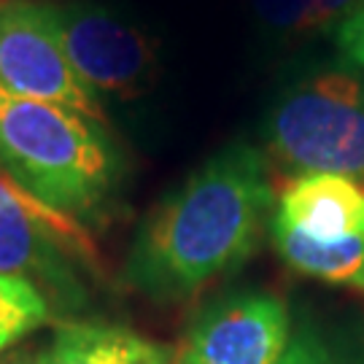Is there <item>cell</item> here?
I'll use <instances>...</instances> for the list:
<instances>
[{
	"label": "cell",
	"mask_w": 364,
	"mask_h": 364,
	"mask_svg": "<svg viewBox=\"0 0 364 364\" xmlns=\"http://www.w3.org/2000/svg\"><path fill=\"white\" fill-rule=\"evenodd\" d=\"M270 165L232 141L170 189L138 224L124 281L154 302H183L246 264L275 205Z\"/></svg>",
	"instance_id": "cell-1"
},
{
	"label": "cell",
	"mask_w": 364,
	"mask_h": 364,
	"mask_svg": "<svg viewBox=\"0 0 364 364\" xmlns=\"http://www.w3.org/2000/svg\"><path fill=\"white\" fill-rule=\"evenodd\" d=\"M0 170L41 205L78 224L117 208L127 162L111 130L63 105L0 90Z\"/></svg>",
	"instance_id": "cell-2"
},
{
	"label": "cell",
	"mask_w": 364,
	"mask_h": 364,
	"mask_svg": "<svg viewBox=\"0 0 364 364\" xmlns=\"http://www.w3.org/2000/svg\"><path fill=\"white\" fill-rule=\"evenodd\" d=\"M267 165L291 178L335 173L364 189V78L318 68L287 84L262 122Z\"/></svg>",
	"instance_id": "cell-3"
},
{
	"label": "cell",
	"mask_w": 364,
	"mask_h": 364,
	"mask_svg": "<svg viewBox=\"0 0 364 364\" xmlns=\"http://www.w3.org/2000/svg\"><path fill=\"white\" fill-rule=\"evenodd\" d=\"M92 240L78 221L41 205L0 170V275L25 278L63 313L87 305L76 259H92Z\"/></svg>",
	"instance_id": "cell-4"
},
{
	"label": "cell",
	"mask_w": 364,
	"mask_h": 364,
	"mask_svg": "<svg viewBox=\"0 0 364 364\" xmlns=\"http://www.w3.org/2000/svg\"><path fill=\"white\" fill-rule=\"evenodd\" d=\"M81 84L100 100H135L156 81V41L95 0H43Z\"/></svg>",
	"instance_id": "cell-5"
},
{
	"label": "cell",
	"mask_w": 364,
	"mask_h": 364,
	"mask_svg": "<svg viewBox=\"0 0 364 364\" xmlns=\"http://www.w3.org/2000/svg\"><path fill=\"white\" fill-rule=\"evenodd\" d=\"M0 90L63 105L108 127L103 103L76 76L43 0L0 6Z\"/></svg>",
	"instance_id": "cell-6"
},
{
	"label": "cell",
	"mask_w": 364,
	"mask_h": 364,
	"mask_svg": "<svg viewBox=\"0 0 364 364\" xmlns=\"http://www.w3.org/2000/svg\"><path fill=\"white\" fill-rule=\"evenodd\" d=\"M291 338L287 302L273 291L237 289L208 302L186 332V364H278Z\"/></svg>",
	"instance_id": "cell-7"
},
{
	"label": "cell",
	"mask_w": 364,
	"mask_h": 364,
	"mask_svg": "<svg viewBox=\"0 0 364 364\" xmlns=\"http://www.w3.org/2000/svg\"><path fill=\"white\" fill-rule=\"evenodd\" d=\"M273 216L321 243L364 235V189L335 173L297 176L284 186Z\"/></svg>",
	"instance_id": "cell-8"
},
{
	"label": "cell",
	"mask_w": 364,
	"mask_h": 364,
	"mask_svg": "<svg viewBox=\"0 0 364 364\" xmlns=\"http://www.w3.org/2000/svg\"><path fill=\"white\" fill-rule=\"evenodd\" d=\"M49 364H173V351L127 326L65 321L57 326Z\"/></svg>",
	"instance_id": "cell-9"
},
{
	"label": "cell",
	"mask_w": 364,
	"mask_h": 364,
	"mask_svg": "<svg viewBox=\"0 0 364 364\" xmlns=\"http://www.w3.org/2000/svg\"><path fill=\"white\" fill-rule=\"evenodd\" d=\"M270 235L275 251L291 270L332 287L364 291V235L321 243L275 216H270Z\"/></svg>",
	"instance_id": "cell-10"
},
{
	"label": "cell",
	"mask_w": 364,
	"mask_h": 364,
	"mask_svg": "<svg viewBox=\"0 0 364 364\" xmlns=\"http://www.w3.org/2000/svg\"><path fill=\"white\" fill-rule=\"evenodd\" d=\"M364 0H251L262 33L281 46H297L326 33H338Z\"/></svg>",
	"instance_id": "cell-11"
},
{
	"label": "cell",
	"mask_w": 364,
	"mask_h": 364,
	"mask_svg": "<svg viewBox=\"0 0 364 364\" xmlns=\"http://www.w3.org/2000/svg\"><path fill=\"white\" fill-rule=\"evenodd\" d=\"M52 318V305L25 278L0 275V353Z\"/></svg>",
	"instance_id": "cell-12"
},
{
	"label": "cell",
	"mask_w": 364,
	"mask_h": 364,
	"mask_svg": "<svg viewBox=\"0 0 364 364\" xmlns=\"http://www.w3.org/2000/svg\"><path fill=\"white\" fill-rule=\"evenodd\" d=\"M278 364H364V348L348 346L308 318H299Z\"/></svg>",
	"instance_id": "cell-13"
},
{
	"label": "cell",
	"mask_w": 364,
	"mask_h": 364,
	"mask_svg": "<svg viewBox=\"0 0 364 364\" xmlns=\"http://www.w3.org/2000/svg\"><path fill=\"white\" fill-rule=\"evenodd\" d=\"M338 49L346 57V65H351L364 78V3L340 25Z\"/></svg>",
	"instance_id": "cell-14"
},
{
	"label": "cell",
	"mask_w": 364,
	"mask_h": 364,
	"mask_svg": "<svg viewBox=\"0 0 364 364\" xmlns=\"http://www.w3.org/2000/svg\"><path fill=\"white\" fill-rule=\"evenodd\" d=\"M0 364H49V359H46V351H41V353H14V356L0 359Z\"/></svg>",
	"instance_id": "cell-15"
},
{
	"label": "cell",
	"mask_w": 364,
	"mask_h": 364,
	"mask_svg": "<svg viewBox=\"0 0 364 364\" xmlns=\"http://www.w3.org/2000/svg\"><path fill=\"white\" fill-rule=\"evenodd\" d=\"M6 3H9V0H0V6H6Z\"/></svg>",
	"instance_id": "cell-16"
},
{
	"label": "cell",
	"mask_w": 364,
	"mask_h": 364,
	"mask_svg": "<svg viewBox=\"0 0 364 364\" xmlns=\"http://www.w3.org/2000/svg\"><path fill=\"white\" fill-rule=\"evenodd\" d=\"M178 364H186V362H183V359H181V356H178Z\"/></svg>",
	"instance_id": "cell-17"
}]
</instances>
